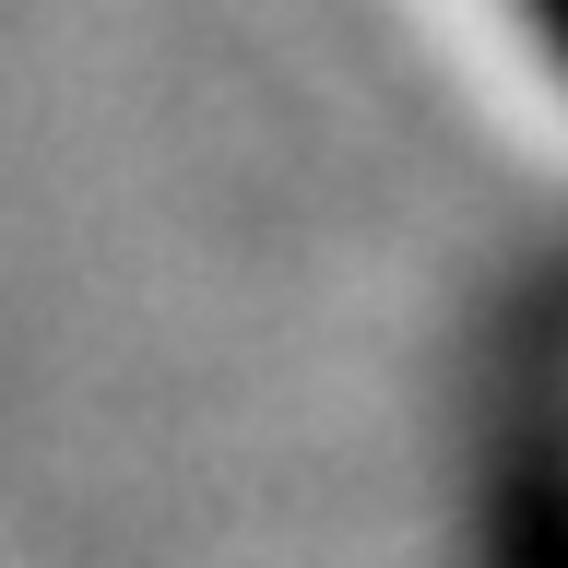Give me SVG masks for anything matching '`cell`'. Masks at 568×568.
<instances>
[{
  "mask_svg": "<svg viewBox=\"0 0 568 568\" xmlns=\"http://www.w3.org/2000/svg\"><path fill=\"white\" fill-rule=\"evenodd\" d=\"M509 12H521V36H532V48H545V60L568 71V0H509Z\"/></svg>",
  "mask_w": 568,
  "mask_h": 568,
  "instance_id": "obj_1",
  "label": "cell"
}]
</instances>
